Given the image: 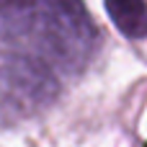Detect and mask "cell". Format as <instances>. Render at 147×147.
<instances>
[{
    "instance_id": "obj_1",
    "label": "cell",
    "mask_w": 147,
    "mask_h": 147,
    "mask_svg": "<svg viewBox=\"0 0 147 147\" xmlns=\"http://www.w3.org/2000/svg\"><path fill=\"white\" fill-rule=\"evenodd\" d=\"M59 72L26 49L0 52V129L18 127L57 103Z\"/></svg>"
},
{
    "instance_id": "obj_2",
    "label": "cell",
    "mask_w": 147,
    "mask_h": 147,
    "mask_svg": "<svg viewBox=\"0 0 147 147\" xmlns=\"http://www.w3.org/2000/svg\"><path fill=\"white\" fill-rule=\"evenodd\" d=\"M49 0H0V44L31 52L47 21Z\"/></svg>"
},
{
    "instance_id": "obj_3",
    "label": "cell",
    "mask_w": 147,
    "mask_h": 147,
    "mask_svg": "<svg viewBox=\"0 0 147 147\" xmlns=\"http://www.w3.org/2000/svg\"><path fill=\"white\" fill-rule=\"evenodd\" d=\"M103 8L111 23L119 28L121 36L132 41H142L147 34V10L145 0H103Z\"/></svg>"
}]
</instances>
